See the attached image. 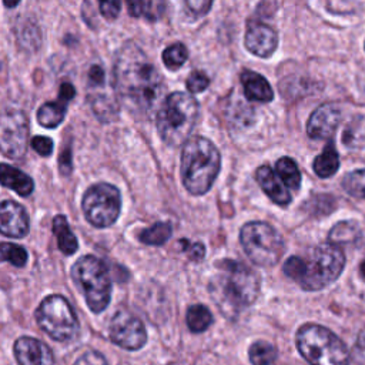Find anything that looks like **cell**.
<instances>
[{"label": "cell", "instance_id": "obj_39", "mask_svg": "<svg viewBox=\"0 0 365 365\" xmlns=\"http://www.w3.org/2000/svg\"><path fill=\"white\" fill-rule=\"evenodd\" d=\"M211 6H212L211 1H202V0H200V1H185V7L188 9V13H191L195 19L204 16Z\"/></svg>", "mask_w": 365, "mask_h": 365}, {"label": "cell", "instance_id": "obj_29", "mask_svg": "<svg viewBox=\"0 0 365 365\" xmlns=\"http://www.w3.org/2000/svg\"><path fill=\"white\" fill-rule=\"evenodd\" d=\"M91 108L101 121H113L118 113V104L110 96H96L90 98Z\"/></svg>", "mask_w": 365, "mask_h": 365}, {"label": "cell", "instance_id": "obj_10", "mask_svg": "<svg viewBox=\"0 0 365 365\" xmlns=\"http://www.w3.org/2000/svg\"><path fill=\"white\" fill-rule=\"evenodd\" d=\"M120 211L121 195L118 188L111 184H94L83 197V212L87 221L97 228L113 225L117 221Z\"/></svg>", "mask_w": 365, "mask_h": 365}, {"label": "cell", "instance_id": "obj_31", "mask_svg": "<svg viewBox=\"0 0 365 365\" xmlns=\"http://www.w3.org/2000/svg\"><path fill=\"white\" fill-rule=\"evenodd\" d=\"M29 254L24 247L13 242H0V261H7L14 267H24Z\"/></svg>", "mask_w": 365, "mask_h": 365}, {"label": "cell", "instance_id": "obj_12", "mask_svg": "<svg viewBox=\"0 0 365 365\" xmlns=\"http://www.w3.org/2000/svg\"><path fill=\"white\" fill-rule=\"evenodd\" d=\"M111 341L128 351L140 349L147 339L143 322L127 311H118L110 322Z\"/></svg>", "mask_w": 365, "mask_h": 365}, {"label": "cell", "instance_id": "obj_25", "mask_svg": "<svg viewBox=\"0 0 365 365\" xmlns=\"http://www.w3.org/2000/svg\"><path fill=\"white\" fill-rule=\"evenodd\" d=\"M342 143L349 148L365 147V115H358L342 133Z\"/></svg>", "mask_w": 365, "mask_h": 365}, {"label": "cell", "instance_id": "obj_11", "mask_svg": "<svg viewBox=\"0 0 365 365\" xmlns=\"http://www.w3.org/2000/svg\"><path fill=\"white\" fill-rule=\"evenodd\" d=\"M29 118L23 110L9 108L0 114V151L11 158L21 160L27 151Z\"/></svg>", "mask_w": 365, "mask_h": 365}, {"label": "cell", "instance_id": "obj_38", "mask_svg": "<svg viewBox=\"0 0 365 365\" xmlns=\"http://www.w3.org/2000/svg\"><path fill=\"white\" fill-rule=\"evenodd\" d=\"M74 365H107V361L103 354L97 351H87L76 361Z\"/></svg>", "mask_w": 365, "mask_h": 365}, {"label": "cell", "instance_id": "obj_4", "mask_svg": "<svg viewBox=\"0 0 365 365\" xmlns=\"http://www.w3.org/2000/svg\"><path fill=\"white\" fill-rule=\"evenodd\" d=\"M220 167V153L210 140L192 137L185 141L181 153V180L190 194H205L215 181Z\"/></svg>", "mask_w": 365, "mask_h": 365}, {"label": "cell", "instance_id": "obj_6", "mask_svg": "<svg viewBox=\"0 0 365 365\" xmlns=\"http://www.w3.org/2000/svg\"><path fill=\"white\" fill-rule=\"evenodd\" d=\"M297 348L309 365H349L351 354L342 339L318 324H305L297 331Z\"/></svg>", "mask_w": 365, "mask_h": 365}, {"label": "cell", "instance_id": "obj_5", "mask_svg": "<svg viewBox=\"0 0 365 365\" xmlns=\"http://www.w3.org/2000/svg\"><path fill=\"white\" fill-rule=\"evenodd\" d=\"M198 118L197 100L184 91L168 94L157 111V131L168 145L182 144Z\"/></svg>", "mask_w": 365, "mask_h": 365}, {"label": "cell", "instance_id": "obj_26", "mask_svg": "<svg viewBox=\"0 0 365 365\" xmlns=\"http://www.w3.org/2000/svg\"><path fill=\"white\" fill-rule=\"evenodd\" d=\"M252 365H272L278 356L277 348L267 341H257L248 349Z\"/></svg>", "mask_w": 365, "mask_h": 365}, {"label": "cell", "instance_id": "obj_33", "mask_svg": "<svg viewBox=\"0 0 365 365\" xmlns=\"http://www.w3.org/2000/svg\"><path fill=\"white\" fill-rule=\"evenodd\" d=\"M188 58V50L182 43H174L163 51V61L170 70H177Z\"/></svg>", "mask_w": 365, "mask_h": 365}, {"label": "cell", "instance_id": "obj_1", "mask_svg": "<svg viewBox=\"0 0 365 365\" xmlns=\"http://www.w3.org/2000/svg\"><path fill=\"white\" fill-rule=\"evenodd\" d=\"M114 88L118 101L135 117H150L164 94L163 76L134 43H127L114 63Z\"/></svg>", "mask_w": 365, "mask_h": 365}, {"label": "cell", "instance_id": "obj_45", "mask_svg": "<svg viewBox=\"0 0 365 365\" xmlns=\"http://www.w3.org/2000/svg\"><path fill=\"white\" fill-rule=\"evenodd\" d=\"M19 4V1H14V3H7V1H4V6L6 7H13V6H17Z\"/></svg>", "mask_w": 365, "mask_h": 365}, {"label": "cell", "instance_id": "obj_13", "mask_svg": "<svg viewBox=\"0 0 365 365\" xmlns=\"http://www.w3.org/2000/svg\"><path fill=\"white\" fill-rule=\"evenodd\" d=\"M341 121V110L331 103L317 107L307 124V133L311 138H329L334 135Z\"/></svg>", "mask_w": 365, "mask_h": 365}, {"label": "cell", "instance_id": "obj_15", "mask_svg": "<svg viewBox=\"0 0 365 365\" xmlns=\"http://www.w3.org/2000/svg\"><path fill=\"white\" fill-rule=\"evenodd\" d=\"M14 356L19 365H54L50 348L31 336H21L14 342Z\"/></svg>", "mask_w": 365, "mask_h": 365}, {"label": "cell", "instance_id": "obj_32", "mask_svg": "<svg viewBox=\"0 0 365 365\" xmlns=\"http://www.w3.org/2000/svg\"><path fill=\"white\" fill-rule=\"evenodd\" d=\"M344 190L356 198H365V168L348 173L342 180Z\"/></svg>", "mask_w": 365, "mask_h": 365}, {"label": "cell", "instance_id": "obj_14", "mask_svg": "<svg viewBox=\"0 0 365 365\" xmlns=\"http://www.w3.org/2000/svg\"><path fill=\"white\" fill-rule=\"evenodd\" d=\"M0 232L10 238L27 235L29 215L23 205L11 200L0 202Z\"/></svg>", "mask_w": 365, "mask_h": 365}, {"label": "cell", "instance_id": "obj_42", "mask_svg": "<svg viewBox=\"0 0 365 365\" xmlns=\"http://www.w3.org/2000/svg\"><path fill=\"white\" fill-rule=\"evenodd\" d=\"M58 167L61 174H70L73 168V163H71V150L68 147L64 151H61L58 157Z\"/></svg>", "mask_w": 365, "mask_h": 365}, {"label": "cell", "instance_id": "obj_9", "mask_svg": "<svg viewBox=\"0 0 365 365\" xmlns=\"http://www.w3.org/2000/svg\"><path fill=\"white\" fill-rule=\"evenodd\" d=\"M36 321L47 335L60 342L73 339L78 332V321L70 302L57 294L48 295L40 302Z\"/></svg>", "mask_w": 365, "mask_h": 365}, {"label": "cell", "instance_id": "obj_27", "mask_svg": "<svg viewBox=\"0 0 365 365\" xmlns=\"http://www.w3.org/2000/svg\"><path fill=\"white\" fill-rule=\"evenodd\" d=\"M173 234V227L170 222H155L154 225L143 230L138 234V238L141 242L147 245H161L164 244Z\"/></svg>", "mask_w": 365, "mask_h": 365}, {"label": "cell", "instance_id": "obj_7", "mask_svg": "<svg viewBox=\"0 0 365 365\" xmlns=\"http://www.w3.org/2000/svg\"><path fill=\"white\" fill-rule=\"evenodd\" d=\"M71 275L83 291L88 308L96 314L104 311L111 295L107 265L96 255H83L73 265Z\"/></svg>", "mask_w": 365, "mask_h": 365}, {"label": "cell", "instance_id": "obj_30", "mask_svg": "<svg viewBox=\"0 0 365 365\" xmlns=\"http://www.w3.org/2000/svg\"><path fill=\"white\" fill-rule=\"evenodd\" d=\"M128 13L134 17H147L148 20H155L164 10L163 1H131L127 3Z\"/></svg>", "mask_w": 365, "mask_h": 365}, {"label": "cell", "instance_id": "obj_8", "mask_svg": "<svg viewBox=\"0 0 365 365\" xmlns=\"http://www.w3.org/2000/svg\"><path fill=\"white\" fill-rule=\"evenodd\" d=\"M240 241L247 257L257 265H275L285 250L281 234L262 221L247 222L240 231Z\"/></svg>", "mask_w": 365, "mask_h": 365}, {"label": "cell", "instance_id": "obj_23", "mask_svg": "<svg viewBox=\"0 0 365 365\" xmlns=\"http://www.w3.org/2000/svg\"><path fill=\"white\" fill-rule=\"evenodd\" d=\"M312 167H314L315 174L321 178L331 177L336 173V170L339 167V155L331 143L327 144L324 151L315 157Z\"/></svg>", "mask_w": 365, "mask_h": 365}, {"label": "cell", "instance_id": "obj_43", "mask_svg": "<svg viewBox=\"0 0 365 365\" xmlns=\"http://www.w3.org/2000/svg\"><path fill=\"white\" fill-rule=\"evenodd\" d=\"M76 96V90L70 83H63L60 86V93H58V98L68 103L73 97Z\"/></svg>", "mask_w": 365, "mask_h": 365}, {"label": "cell", "instance_id": "obj_16", "mask_svg": "<svg viewBox=\"0 0 365 365\" xmlns=\"http://www.w3.org/2000/svg\"><path fill=\"white\" fill-rule=\"evenodd\" d=\"M278 44V36L264 23H250L245 33L247 48L258 57H269Z\"/></svg>", "mask_w": 365, "mask_h": 365}, {"label": "cell", "instance_id": "obj_37", "mask_svg": "<svg viewBox=\"0 0 365 365\" xmlns=\"http://www.w3.org/2000/svg\"><path fill=\"white\" fill-rule=\"evenodd\" d=\"M351 358L358 365H365V328H362L356 336V342L351 352Z\"/></svg>", "mask_w": 365, "mask_h": 365}, {"label": "cell", "instance_id": "obj_40", "mask_svg": "<svg viewBox=\"0 0 365 365\" xmlns=\"http://www.w3.org/2000/svg\"><path fill=\"white\" fill-rule=\"evenodd\" d=\"M98 6H100V13L106 19H115L121 9L120 1H100Z\"/></svg>", "mask_w": 365, "mask_h": 365}, {"label": "cell", "instance_id": "obj_36", "mask_svg": "<svg viewBox=\"0 0 365 365\" xmlns=\"http://www.w3.org/2000/svg\"><path fill=\"white\" fill-rule=\"evenodd\" d=\"M33 150L40 154L41 157H48L53 151V141L51 138L46 137V135H36L31 138L30 141Z\"/></svg>", "mask_w": 365, "mask_h": 365}, {"label": "cell", "instance_id": "obj_21", "mask_svg": "<svg viewBox=\"0 0 365 365\" xmlns=\"http://www.w3.org/2000/svg\"><path fill=\"white\" fill-rule=\"evenodd\" d=\"M361 235H362L361 228L355 221H341L331 228L328 234V240H329V244L335 247L349 245L359 241Z\"/></svg>", "mask_w": 365, "mask_h": 365}, {"label": "cell", "instance_id": "obj_17", "mask_svg": "<svg viewBox=\"0 0 365 365\" xmlns=\"http://www.w3.org/2000/svg\"><path fill=\"white\" fill-rule=\"evenodd\" d=\"M255 178L262 188V191L278 205H288L291 202V194L285 184L268 165H261L257 168Z\"/></svg>", "mask_w": 365, "mask_h": 365}, {"label": "cell", "instance_id": "obj_2", "mask_svg": "<svg viewBox=\"0 0 365 365\" xmlns=\"http://www.w3.org/2000/svg\"><path fill=\"white\" fill-rule=\"evenodd\" d=\"M345 265L344 252L332 244L312 247L305 257H289L284 272L307 291H318L334 282Z\"/></svg>", "mask_w": 365, "mask_h": 365}, {"label": "cell", "instance_id": "obj_18", "mask_svg": "<svg viewBox=\"0 0 365 365\" xmlns=\"http://www.w3.org/2000/svg\"><path fill=\"white\" fill-rule=\"evenodd\" d=\"M241 84L244 87V94L250 101L269 103L274 98V91L269 83L255 71L244 70L241 73Z\"/></svg>", "mask_w": 365, "mask_h": 365}, {"label": "cell", "instance_id": "obj_22", "mask_svg": "<svg viewBox=\"0 0 365 365\" xmlns=\"http://www.w3.org/2000/svg\"><path fill=\"white\" fill-rule=\"evenodd\" d=\"M66 110L67 103L60 98L53 103H44L37 110V121L46 128H56L64 120Z\"/></svg>", "mask_w": 365, "mask_h": 365}, {"label": "cell", "instance_id": "obj_20", "mask_svg": "<svg viewBox=\"0 0 365 365\" xmlns=\"http://www.w3.org/2000/svg\"><path fill=\"white\" fill-rule=\"evenodd\" d=\"M53 232L57 238V245L58 250L64 255H71L77 251L78 244L76 235L71 232L67 218L64 215H56L53 218Z\"/></svg>", "mask_w": 365, "mask_h": 365}, {"label": "cell", "instance_id": "obj_19", "mask_svg": "<svg viewBox=\"0 0 365 365\" xmlns=\"http://www.w3.org/2000/svg\"><path fill=\"white\" fill-rule=\"evenodd\" d=\"M0 184L16 191L21 197L30 195L34 188L30 175L6 163H0Z\"/></svg>", "mask_w": 365, "mask_h": 365}, {"label": "cell", "instance_id": "obj_41", "mask_svg": "<svg viewBox=\"0 0 365 365\" xmlns=\"http://www.w3.org/2000/svg\"><path fill=\"white\" fill-rule=\"evenodd\" d=\"M88 83L94 87H100L106 83V74L100 66H91L88 71Z\"/></svg>", "mask_w": 365, "mask_h": 365}, {"label": "cell", "instance_id": "obj_44", "mask_svg": "<svg viewBox=\"0 0 365 365\" xmlns=\"http://www.w3.org/2000/svg\"><path fill=\"white\" fill-rule=\"evenodd\" d=\"M361 274H362V277L365 278V259H364L362 264H361Z\"/></svg>", "mask_w": 365, "mask_h": 365}, {"label": "cell", "instance_id": "obj_35", "mask_svg": "<svg viewBox=\"0 0 365 365\" xmlns=\"http://www.w3.org/2000/svg\"><path fill=\"white\" fill-rule=\"evenodd\" d=\"M210 84V78L202 71H194L187 78V88L191 93H201L204 91Z\"/></svg>", "mask_w": 365, "mask_h": 365}, {"label": "cell", "instance_id": "obj_34", "mask_svg": "<svg viewBox=\"0 0 365 365\" xmlns=\"http://www.w3.org/2000/svg\"><path fill=\"white\" fill-rule=\"evenodd\" d=\"M180 245L182 247V251L187 252L188 258L192 261H200L205 255V247L201 242H190L188 240L181 238Z\"/></svg>", "mask_w": 365, "mask_h": 365}, {"label": "cell", "instance_id": "obj_24", "mask_svg": "<svg viewBox=\"0 0 365 365\" xmlns=\"http://www.w3.org/2000/svg\"><path fill=\"white\" fill-rule=\"evenodd\" d=\"M277 175L282 180L285 187L291 190H298L301 182V173L295 164V161L289 157H281L275 164Z\"/></svg>", "mask_w": 365, "mask_h": 365}, {"label": "cell", "instance_id": "obj_3", "mask_svg": "<svg viewBox=\"0 0 365 365\" xmlns=\"http://www.w3.org/2000/svg\"><path fill=\"white\" fill-rule=\"evenodd\" d=\"M215 268L217 274L210 284V289L222 308L240 311L257 299L259 278L255 271L234 259L218 261Z\"/></svg>", "mask_w": 365, "mask_h": 365}, {"label": "cell", "instance_id": "obj_28", "mask_svg": "<svg viewBox=\"0 0 365 365\" xmlns=\"http://www.w3.org/2000/svg\"><path fill=\"white\" fill-rule=\"evenodd\" d=\"M212 322V315L205 305L195 304L187 309V325L192 332L205 331Z\"/></svg>", "mask_w": 365, "mask_h": 365}]
</instances>
